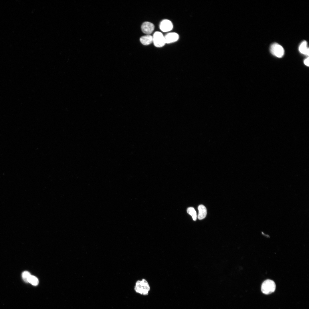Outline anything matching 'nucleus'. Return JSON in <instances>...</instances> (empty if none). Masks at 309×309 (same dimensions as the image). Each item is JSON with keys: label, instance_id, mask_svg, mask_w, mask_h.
<instances>
[{"label": "nucleus", "instance_id": "obj_8", "mask_svg": "<svg viewBox=\"0 0 309 309\" xmlns=\"http://www.w3.org/2000/svg\"><path fill=\"white\" fill-rule=\"evenodd\" d=\"M199 211L197 217L198 219L201 220L204 219L207 215V209L205 207L202 205H199L198 207Z\"/></svg>", "mask_w": 309, "mask_h": 309}, {"label": "nucleus", "instance_id": "obj_4", "mask_svg": "<svg viewBox=\"0 0 309 309\" xmlns=\"http://www.w3.org/2000/svg\"><path fill=\"white\" fill-rule=\"evenodd\" d=\"M271 53L278 58L282 57L284 54V50L283 47L277 43L272 44L270 48Z\"/></svg>", "mask_w": 309, "mask_h": 309}, {"label": "nucleus", "instance_id": "obj_10", "mask_svg": "<svg viewBox=\"0 0 309 309\" xmlns=\"http://www.w3.org/2000/svg\"><path fill=\"white\" fill-rule=\"evenodd\" d=\"M307 42L305 41H302L299 47L300 52L305 55H309V48L307 47Z\"/></svg>", "mask_w": 309, "mask_h": 309}, {"label": "nucleus", "instance_id": "obj_7", "mask_svg": "<svg viewBox=\"0 0 309 309\" xmlns=\"http://www.w3.org/2000/svg\"><path fill=\"white\" fill-rule=\"evenodd\" d=\"M166 43H170L175 42L179 38V35L177 33H169L166 34L165 36Z\"/></svg>", "mask_w": 309, "mask_h": 309}, {"label": "nucleus", "instance_id": "obj_13", "mask_svg": "<svg viewBox=\"0 0 309 309\" xmlns=\"http://www.w3.org/2000/svg\"><path fill=\"white\" fill-rule=\"evenodd\" d=\"M31 276V275L30 273L27 271H25L23 272L22 274L23 280L26 282H28V280Z\"/></svg>", "mask_w": 309, "mask_h": 309}, {"label": "nucleus", "instance_id": "obj_9", "mask_svg": "<svg viewBox=\"0 0 309 309\" xmlns=\"http://www.w3.org/2000/svg\"><path fill=\"white\" fill-rule=\"evenodd\" d=\"M140 41L143 45H148L153 42V37L150 35L143 36L140 38Z\"/></svg>", "mask_w": 309, "mask_h": 309}, {"label": "nucleus", "instance_id": "obj_3", "mask_svg": "<svg viewBox=\"0 0 309 309\" xmlns=\"http://www.w3.org/2000/svg\"><path fill=\"white\" fill-rule=\"evenodd\" d=\"M152 37L153 42L154 45L157 47H162L166 43L164 36L160 32H155Z\"/></svg>", "mask_w": 309, "mask_h": 309}, {"label": "nucleus", "instance_id": "obj_14", "mask_svg": "<svg viewBox=\"0 0 309 309\" xmlns=\"http://www.w3.org/2000/svg\"><path fill=\"white\" fill-rule=\"evenodd\" d=\"M304 64L306 65V66H309V58L308 57L307 58H306V59L304 60Z\"/></svg>", "mask_w": 309, "mask_h": 309}, {"label": "nucleus", "instance_id": "obj_5", "mask_svg": "<svg viewBox=\"0 0 309 309\" xmlns=\"http://www.w3.org/2000/svg\"><path fill=\"white\" fill-rule=\"evenodd\" d=\"M159 28L163 32H168L172 29L173 25L170 21L165 19L163 20L161 22L159 25Z\"/></svg>", "mask_w": 309, "mask_h": 309}, {"label": "nucleus", "instance_id": "obj_12", "mask_svg": "<svg viewBox=\"0 0 309 309\" xmlns=\"http://www.w3.org/2000/svg\"><path fill=\"white\" fill-rule=\"evenodd\" d=\"M28 282L33 286H36L38 284L39 281L36 277L31 275L28 280Z\"/></svg>", "mask_w": 309, "mask_h": 309}, {"label": "nucleus", "instance_id": "obj_11", "mask_svg": "<svg viewBox=\"0 0 309 309\" xmlns=\"http://www.w3.org/2000/svg\"><path fill=\"white\" fill-rule=\"evenodd\" d=\"M187 212L189 214L192 216L193 220H196L197 217L196 212L193 207H189L187 209Z\"/></svg>", "mask_w": 309, "mask_h": 309}, {"label": "nucleus", "instance_id": "obj_6", "mask_svg": "<svg viewBox=\"0 0 309 309\" xmlns=\"http://www.w3.org/2000/svg\"><path fill=\"white\" fill-rule=\"evenodd\" d=\"M154 28V26L153 24L149 22H144L141 26L142 31L147 35H149L152 32Z\"/></svg>", "mask_w": 309, "mask_h": 309}, {"label": "nucleus", "instance_id": "obj_1", "mask_svg": "<svg viewBox=\"0 0 309 309\" xmlns=\"http://www.w3.org/2000/svg\"><path fill=\"white\" fill-rule=\"evenodd\" d=\"M134 289L135 292L140 295H148L150 287L147 281L144 279L138 280L135 282Z\"/></svg>", "mask_w": 309, "mask_h": 309}, {"label": "nucleus", "instance_id": "obj_2", "mask_svg": "<svg viewBox=\"0 0 309 309\" xmlns=\"http://www.w3.org/2000/svg\"><path fill=\"white\" fill-rule=\"evenodd\" d=\"M276 288V285L274 282L272 280L268 279L262 283L261 290L264 294H269L274 292Z\"/></svg>", "mask_w": 309, "mask_h": 309}]
</instances>
